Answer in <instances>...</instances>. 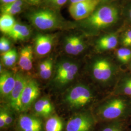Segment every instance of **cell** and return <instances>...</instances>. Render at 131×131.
Instances as JSON below:
<instances>
[{
	"instance_id": "obj_9",
	"label": "cell",
	"mask_w": 131,
	"mask_h": 131,
	"mask_svg": "<svg viewBox=\"0 0 131 131\" xmlns=\"http://www.w3.org/2000/svg\"><path fill=\"white\" fill-rule=\"evenodd\" d=\"M38 84L34 80L29 79L24 88L21 97V111H25L30 107L40 93Z\"/></svg>"
},
{
	"instance_id": "obj_28",
	"label": "cell",
	"mask_w": 131,
	"mask_h": 131,
	"mask_svg": "<svg viewBox=\"0 0 131 131\" xmlns=\"http://www.w3.org/2000/svg\"><path fill=\"white\" fill-rule=\"evenodd\" d=\"M119 42L122 47L131 49V30L126 31L122 35Z\"/></svg>"
},
{
	"instance_id": "obj_15",
	"label": "cell",
	"mask_w": 131,
	"mask_h": 131,
	"mask_svg": "<svg viewBox=\"0 0 131 131\" xmlns=\"http://www.w3.org/2000/svg\"><path fill=\"white\" fill-rule=\"evenodd\" d=\"M19 65L23 70L29 71L33 67V49L30 45L24 47L19 53Z\"/></svg>"
},
{
	"instance_id": "obj_10",
	"label": "cell",
	"mask_w": 131,
	"mask_h": 131,
	"mask_svg": "<svg viewBox=\"0 0 131 131\" xmlns=\"http://www.w3.org/2000/svg\"><path fill=\"white\" fill-rule=\"evenodd\" d=\"M111 94L123 95L131 98V72L124 70Z\"/></svg>"
},
{
	"instance_id": "obj_36",
	"label": "cell",
	"mask_w": 131,
	"mask_h": 131,
	"mask_svg": "<svg viewBox=\"0 0 131 131\" xmlns=\"http://www.w3.org/2000/svg\"><path fill=\"white\" fill-rule=\"evenodd\" d=\"M1 1L3 3V4H9L12 2H14L17 0H1Z\"/></svg>"
},
{
	"instance_id": "obj_37",
	"label": "cell",
	"mask_w": 131,
	"mask_h": 131,
	"mask_svg": "<svg viewBox=\"0 0 131 131\" xmlns=\"http://www.w3.org/2000/svg\"><path fill=\"white\" fill-rule=\"evenodd\" d=\"M28 2L34 5H38L39 3L38 0H27Z\"/></svg>"
},
{
	"instance_id": "obj_7",
	"label": "cell",
	"mask_w": 131,
	"mask_h": 131,
	"mask_svg": "<svg viewBox=\"0 0 131 131\" xmlns=\"http://www.w3.org/2000/svg\"><path fill=\"white\" fill-rule=\"evenodd\" d=\"M100 0H85L77 3L71 4L69 11L71 16L75 20L89 18L93 13Z\"/></svg>"
},
{
	"instance_id": "obj_18",
	"label": "cell",
	"mask_w": 131,
	"mask_h": 131,
	"mask_svg": "<svg viewBox=\"0 0 131 131\" xmlns=\"http://www.w3.org/2000/svg\"><path fill=\"white\" fill-rule=\"evenodd\" d=\"M31 30L26 25L16 23L9 33L7 34L15 40H25L30 37Z\"/></svg>"
},
{
	"instance_id": "obj_13",
	"label": "cell",
	"mask_w": 131,
	"mask_h": 131,
	"mask_svg": "<svg viewBox=\"0 0 131 131\" xmlns=\"http://www.w3.org/2000/svg\"><path fill=\"white\" fill-rule=\"evenodd\" d=\"M16 82V76L12 72L5 71L0 76V93L2 97L9 98Z\"/></svg>"
},
{
	"instance_id": "obj_31",
	"label": "cell",
	"mask_w": 131,
	"mask_h": 131,
	"mask_svg": "<svg viewBox=\"0 0 131 131\" xmlns=\"http://www.w3.org/2000/svg\"><path fill=\"white\" fill-rule=\"evenodd\" d=\"M52 61L50 63L48 68L43 73V74L40 76L42 79L45 80L49 79L52 75Z\"/></svg>"
},
{
	"instance_id": "obj_4",
	"label": "cell",
	"mask_w": 131,
	"mask_h": 131,
	"mask_svg": "<svg viewBox=\"0 0 131 131\" xmlns=\"http://www.w3.org/2000/svg\"><path fill=\"white\" fill-rule=\"evenodd\" d=\"M98 122L92 110L79 113L69 119L65 131H96Z\"/></svg>"
},
{
	"instance_id": "obj_20",
	"label": "cell",
	"mask_w": 131,
	"mask_h": 131,
	"mask_svg": "<svg viewBox=\"0 0 131 131\" xmlns=\"http://www.w3.org/2000/svg\"><path fill=\"white\" fill-rule=\"evenodd\" d=\"M78 72V66L74 64L70 69L61 75L54 78L56 83L59 85H65L74 79Z\"/></svg>"
},
{
	"instance_id": "obj_40",
	"label": "cell",
	"mask_w": 131,
	"mask_h": 131,
	"mask_svg": "<svg viewBox=\"0 0 131 131\" xmlns=\"http://www.w3.org/2000/svg\"><path fill=\"white\" fill-rule=\"evenodd\" d=\"M129 123H130V125L131 126V117H130V119H129Z\"/></svg>"
},
{
	"instance_id": "obj_33",
	"label": "cell",
	"mask_w": 131,
	"mask_h": 131,
	"mask_svg": "<svg viewBox=\"0 0 131 131\" xmlns=\"http://www.w3.org/2000/svg\"><path fill=\"white\" fill-rule=\"evenodd\" d=\"M53 4L54 5L58 6H61L64 4H65L67 2V0H51Z\"/></svg>"
},
{
	"instance_id": "obj_12",
	"label": "cell",
	"mask_w": 131,
	"mask_h": 131,
	"mask_svg": "<svg viewBox=\"0 0 131 131\" xmlns=\"http://www.w3.org/2000/svg\"><path fill=\"white\" fill-rule=\"evenodd\" d=\"M53 41L54 37L52 35H38L35 41V50L36 53L40 56L46 55L51 51Z\"/></svg>"
},
{
	"instance_id": "obj_21",
	"label": "cell",
	"mask_w": 131,
	"mask_h": 131,
	"mask_svg": "<svg viewBox=\"0 0 131 131\" xmlns=\"http://www.w3.org/2000/svg\"><path fill=\"white\" fill-rule=\"evenodd\" d=\"M64 123L61 118L53 115L47 119L45 124V131H63Z\"/></svg>"
},
{
	"instance_id": "obj_2",
	"label": "cell",
	"mask_w": 131,
	"mask_h": 131,
	"mask_svg": "<svg viewBox=\"0 0 131 131\" xmlns=\"http://www.w3.org/2000/svg\"><path fill=\"white\" fill-rule=\"evenodd\" d=\"M124 70L116 61L107 57L95 58L89 69V76L94 84L106 89L109 94L112 92Z\"/></svg>"
},
{
	"instance_id": "obj_24",
	"label": "cell",
	"mask_w": 131,
	"mask_h": 131,
	"mask_svg": "<svg viewBox=\"0 0 131 131\" xmlns=\"http://www.w3.org/2000/svg\"><path fill=\"white\" fill-rule=\"evenodd\" d=\"M23 7H15L9 4H3L1 6V11L2 14H7L13 16L19 14L22 10Z\"/></svg>"
},
{
	"instance_id": "obj_11",
	"label": "cell",
	"mask_w": 131,
	"mask_h": 131,
	"mask_svg": "<svg viewBox=\"0 0 131 131\" xmlns=\"http://www.w3.org/2000/svg\"><path fill=\"white\" fill-rule=\"evenodd\" d=\"M18 125L20 131H43L41 121L38 117L30 115L20 116Z\"/></svg>"
},
{
	"instance_id": "obj_22",
	"label": "cell",
	"mask_w": 131,
	"mask_h": 131,
	"mask_svg": "<svg viewBox=\"0 0 131 131\" xmlns=\"http://www.w3.org/2000/svg\"><path fill=\"white\" fill-rule=\"evenodd\" d=\"M16 23L12 16L2 14L0 18V30L2 32L7 35Z\"/></svg>"
},
{
	"instance_id": "obj_19",
	"label": "cell",
	"mask_w": 131,
	"mask_h": 131,
	"mask_svg": "<svg viewBox=\"0 0 131 131\" xmlns=\"http://www.w3.org/2000/svg\"><path fill=\"white\" fill-rule=\"evenodd\" d=\"M116 61L122 67H125L131 61V49L127 47H122L117 49L115 53Z\"/></svg>"
},
{
	"instance_id": "obj_34",
	"label": "cell",
	"mask_w": 131,
	"mask_h": 131,
	"mask_svg": "<svg viewBox=\"0 0 131 131\" xmlns=\"http://www.w3.org/2000/svg\"><path fill=\"white\" fill-rule=\"evenodd\" d=\"M10 41L6 38H5V46L3 53L5 52H8L10 51Z\"/></svg>"
},
{
	"instance_id": "obj_39",
	"label": "cell",
	"mask_w": 131,
	"mask_h": 131,
	"mask_svg": "<svg viewBox=\"0 0 131 131\" xmlns=\"http://www.w3.org/2000/svg\"><path fill=\"white\" fill-rule=\"evenodd\" d=\"M71 4H74V3H77L81 2H83L85 0H70Z\"/></svg>"
},
{
	"instance_id": "obj_27",
	"label": "cell",
	"mask_w": 131,
	"mask_h": 131,
	"mask_svg": "<svg viewBox=\"0 0 131 131\" xmlns=\"http://www.w3.org/2000/svg\"><path fill=\"white\" fill-rule=\"evenodd\" d=\"M75 45V36L69 37L66 39L65 49L67 53L73 55Z\"/></svg>"
},
{
	"instance_id": "obj_5",
	"label": "cell",
	"mask_w": 131,
	"mask_h": 131,
	"mask_svg": "<svg viewBox=\"0 0 131 131\" xmlns=\"http://www.w3.org/2000/svg\"><path fill=\"white\" fill-rule=\"evenodd\" d=\"M118 12L116 8L111 6H103L91 14L87 22L95 29H100L106 27L116 21Z\"/></svg>"
},
{
	"instance_id": "obj_23",
	"label": "cell",
	"mask_w": 131,
	"mask_h": 131,
	"mask_svg": "<svg viewBox=\"0 0 131 131\" xmlns=\"http://www.w3.org/2000/svg\"><path fill=\"white\" fill-rule=\"evenodd\" d=\"M2 58L4 65L10 67L16 63L18 58V53L15 49H11L8 52H4Z\"/></svg>"
},
{
	"instance_id": "obj_8",
	"label": "cell",
	"mask_w": 131,
	"mask_h": 131,
	"mask_svg": "<svg viewBox=\"0 0 131 131\" xmlns=\"http://www.w3.org/2000/svg\"><path fill=\"white\" fill-rule=\"evenodd\" d=\"M16 76V82L11 93L9 97L10 106L18 112L21 111V97L24 88L28 78L18 72Z\"/></svg>"
},
{
	"instance_id": "obj_42",
	"label": "cell",
	"mask_w": 131,
	"mask_h": 131,
	"mask_svg": "<svg viewBox=\"0 0 131 131\" xmlns=\"http://www.w3.org/2000/svg\"><path fill=\"white\" fill-rule=\"evenodd\" d=\"M38 2L39 3L40 2V0H38Z\"/></svg>"
},
{
	"instance_id": "obj_32",
	"label": "cell",
	"mask_w": 131,
	"mask_h": 131,
	"mask_svg": "<svg viewBox=\"0 0 131 131\" xmlns=\"http://www.w3.org/2000/svg\"><path fill=\"white\" fill-rule=\"evenodd\" d=\"M6 127L5 121V114L4 110H1L0 113V128L3 129Z\"/></svg>"
},
{
	"instance_id": "obj_35",
	"label": "cell",
	"mask_w": 131,
	"mask_h": 131,
	"mask_svg": "<svg viewBox=\"0 0 131 131\" xmlns=\"http://www.w3.org/2000/svg\"><path fill=\"white\" fill-rule=\"evenodd\" d=\"M5 38L4 37H2L0 39V51L1 52H3L5 46Z\"/></svg>"
},
{
	"instance_id": "obj_38",
	"label": "cell",
	"mask_w": 131,
	"mask_h": 131,
	"mask_svg": "<svg viewBox=\"0 0 131 131\" xmlns=\"http://www.w3.org/2000/svg\"><path fill=\"white\" fill-rule=\"evenodd\" d=\"M124 70L131 72V61L129 63V64L126 67V69H125Z\"/></svg>"
},
{
	"instance_id": "obj_25",
	"label": "cell",
	"mask_w": 131,
	"mask_h": 131,
	"mask_svg": "<svg viewBox=\"0 0 131 131\" xmlns=\"http://www.w3.org/2000/svg\"><path fill=\"white\" fill-rule=\"evenodd\" d=\"M74 64L70 61H64L59 63L56 68L55 77H58L68 71Z\"/></svg>"
},
{
	"instance_id": "obj_43",
	"label": "cell",
	"mask_w": 131,
	"mask_h": 131,
	"mask_svg": "<svg viewBox=\"0 0 131 131\" xmlns=\"http://www.w3.org/2000/svg\"><path fill=\"white\" fill-rule=\"evenodd\" d=\"M129 131H131V128H130V130H129Z\"/></svg>"
},
{
	"instance_id": "obj_26",
	"label": "cell",
	"mask_w": 131,
	"mask_h": 131,
	"mask_svg": "<svg viewBox=\"0 0 131 131\" xmlns=\"http://www.w3.org/2000/svg\"><path fill=\"white\" fill-rule=\"evenodd\" d=\"M86 47L84 40L80 37L75 36V45L73 55H78L83 52Z\"/></svg>"
},
{
	"instance_id": "obj_1",
	"label": "cell",
	"mask_w": 131,
	"mask_h": 131,
	"mask_svg": "<svg viewBox=\"0 0 131 131\" xmlns=\"http://www.w3.org/2000/svg\"><path fill=\"white\" fill-rule=\"evenodd\" d=\"M92 111L98 123L129 121L131 116V98L110 94L99 102Z\"/></svg>"
},
{
	"instance_id": "obj_6",
	"label": "cell",
	"mask_w": 131,
	"mask_h": 131,
	"mask_svg": "<svg viewBox=\"0 0 131 131\" xmlns=\"http://www.w3.org/2000/svg\"><path fill=\"white\" fill-rule=\"evenodd\" d=\"M29 19L36 27L43 30L56 28L60 23L57 14L50 9L39 10L33 12L29 15Z\"/></svg>"
},
{
	"instance_id": "obj_29",
	"label": "cell",
	"mask_w": 131,
	"mask_h": 131,
	"mask_svg": "<svg viewBox=\"0 0 131 131\" xmlns=\"http://www.w3.org/2000/svg\"><path fill=\"white\" fill-rule=\"evenodd\" d=\"M5 114V121L6 127H8L11 126L13 122V117L11 114L8 111L4 110Z\"/></svg>"
},
{
	"instance_id": "obj_14",
	"label": "cell",
	"mask_w": 131,
	"mask_h": 131,
	"mask_svg": "<svg viewBox=\"0 0 131 131\" xmlns=\"http://www.w3.org/2000/svg\"><path fill=\"white\" fill-rule=\"evenodd\" d=\"M118 43L117 35L110 34L99 38L96 42V48L99 52L111 51L116 49Z\"/></svg>"
},
{
	"instance_id": "obj_16",
	"label": "cell",
	"mask_w": 131,
	"mask_h": 131,
	"mask_svg": "<svg viewBox=\"0 0 131 131\" xmlns=\"http://www.w3.org/2000/svg\"><path fill=\"white\" fill-rule=\"evenodd\" d=\"M97 131H129L131 125L129 121H116L98 123Z\"/></svg>"
},
{
	"instance_id": "obj_3",
	"label": "cell",
	"mask_w": 131,
	"mask_h": 131,
	"mask_svg": "<svg viewBox=\"0 0 131 131\" xmlns=\"http://www.w3.org/2000/svg\"><path fill=\"white\" fill-rule=\"evenodd\" d=\"M65 100L72 107L77 109L94 107L101 101L97 89L85 84H77L72 88L67 94Z\"/></svg>"
},
{
	"instance_id": "obj_41",
	"label": "cell",
	"mask_w": 131,
	"mask_h": 131,
	"mask_svg": "<svg viewBox=\"0 0 131 131\" xmlns=\"http://www.w3.org/2000/svg\"><path fill=\"white\" fill-rule=\"evenodd\" d=\"M130 17H131V9L130 10Z\"/></svg>"
},
{
	"instance_id": "obj_17",
	"label": "cell",
	"mask_w": 131,
	"mask_h": 131,
	"mask_svg": "<svg viewBox=\"0 0 131 131\" xmlns=\"http://www.w3.org/2000/svg\"><path fill=\"white\" fill-rule=\"evenodd\" d=\"M34 110L38 116L49 117L53 111L51 102L48 99L43 98L38 101L34 105Z\"/></svg>"
},
{
	"instance_id": "obj_30",
	"label": "cell",
	"mask_w": 131,
	"mask_h": 131,
	"mask_svg": "<svg viewBox=\"0 0 131 131\" xmlns=\"http://www.w3.org/2000/svg\"><path fill=\"white\" fill-rule=\"evenodd\" d=\"M51 61L52 60L51 59H47L42 62V63L40 64L39 67V75L40 76H41L43 74L45 70H46L48 66Z\"/></svg>"
}]
</instances>
